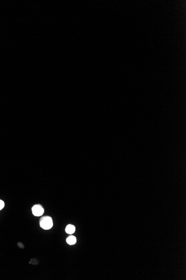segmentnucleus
<instances>
[{"label":"nucleus","mask_w":186,"mask_h":280,"mask_svg":"<svg viewBox=\"0 0 186 280\" xmlns=\"http://www.w3.org/2000/svg\"><path fill=\"white\" fill-rule=\"evenodd\" d=\"M65 232L66 233L69 234H72L75 232V227L71 224H69L66 226L65 228Z\"/></svg>","instance_id":"nucleus-3"},{"label":"nucleus","mask_w":186,"mask_h":280,"mask_svg":"<svg viewBox=\"0 0 186 280\" xmlns=\"http://www.w3.org/2000/svg\"><path fill=\"white\" fill-rule=\"evenodd\" d=\"M40 226L44 230H49L53 227V219L49 216L43 217L40 219Z\"/></svg>","instance_id":"nucleus-1"},{"label":"nucleus","mask_w":186,"mask_h":280,"mask_svg":"<svg viewBox=\"0 0 186 280\" xmlns=\"http://www.w3.org/2000/svg\"><path fill=\"white\" fill-rule=\"evenodd\" d=\"M4 207H5V202H4V201L0 200V210H1Z\"/></svg>","instance_id":"nucleus-5"},{"label":"nucleus","mask_w":186,"mask_h":280,"mask_svg":"<svg viewBox=\"0 0 186 280\" xmlns=\"http://www.w3.org/2000/svg\"><path fill=\"white\" fill-rule=\"evenodd\" d=\"M32 212L35 217H41L44 213V209L41 205H35L32 208Z\"/></svg>","instance_id":"nucleus-2"},{"label":"nucleus","mask_w":186,"mask_h":280,"mask_svg":"<svg viewBox=\"0 0 186 280\" xmlns=\"http://www.w3.org/2000/svg\"><path fill=\"white\" fill-rule=\"evenodd\" d=\"M66 242L69 245H74L75 244L76 242V238L73 235L69 236L68 238L66 239Z\"/></svg>","instance_id":"nucleus-4"}]
</instances>
